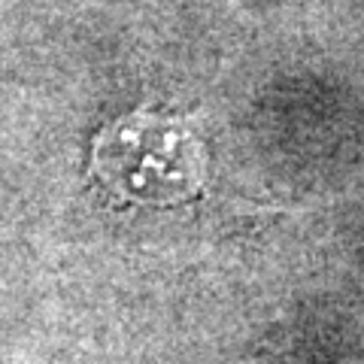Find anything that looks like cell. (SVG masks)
<instances>
[{"mask_svg":"<svg viewBox=\"0 0 364 364\" xmlns=\"http://www.w3.org/2000/svg\"><path fill=\"white\" fill-rule=\"evenodd\" d=\"M95 173L131 200L179 203L200 188L198 143L179 124L136 112L100 134Z\"/></svg>","mask_w":364,"mask_h":364,"instance_id":"1","label":"cell"}]
</instances>
